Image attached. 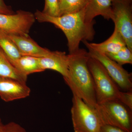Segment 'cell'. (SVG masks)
I'll return each mask as SVG.
<instances>
[{
	"label": "cell",
	"mask_w": 132,
	"mask_h": 132,
	"mask_svg": "<svg viewBox=\"0 0 132 132\" xmlns=\"http://www.w3.org/2000/svg\"><path fill=\"white\" fill-rule=\"evenodd\" d=\"M87 64L93 80L97 104L119 100L121 91L102 64L90 55Z\"/></svg>",
	"instance_id": "obj_4"
},
{
	"label": "cell",
	"mask_w": 132,
	"mask_h": 132,
	"mask_svg": "<svg viewBox=\"0 0 132 132\" xmlns=\"http://www.w3.org/2000/svg\"><path fill=\"white\" fill-rule=\"evenodd\" d=\"M68 73L64 78L73 93L90 106L97 104L94 83L88 66L89 55L85 49L69 54Z\"/></svg>",
	"instance_id": "obj_2"
},
{
	"label": "cell",
	"mask_w": 132,
	"mask_h": 132,
	"mask_svg": "<svg viewBox=\"0 0 132 132\" xmlns=\"http://www.w3.org/2000/svg\"><path fill=\"white\" fill-rule=\"evenodd\" d=\"M3 132H27L20 125L11 122L4 125Z\"/></svg>",
	"instance_id": "obj_20"
},
{
	"label": "cell",
	"mask_w": 132,
	"mask_h": 132,
	"mask_svg": "<svg viewBox=\"0 0 132 132\" xmlns=\"http://www.w3.org/2000/svg\"><path fill=\"white\" fill-rule=\"evenodd\" d=\"M35 20L34 14L23 10L12 14H0V30L8 34L28 36Z\"/></svg>",
	"instance_id": "obj_7"
},
{
	"label": "cell",
	"mask_w": 132,
	"mask_h": 132,
	"mask_svg": "<svg viewBox=\"0 0 132 132\" xmlns=\"http://www.w3.org/2000/svg\"><path fill=\"white\" fill-rule=\"evenodd\" d=\"M31 92L26 82L13 78L0 77V97L6 102L25 98L30 95Z\"/></svg>",
	"instance_id": "obj_9"
},
{
	"label": "cell",
	"mask_w": 132,
	"mask_h": 132,
	"mask_svg": "<svg viewBox=\"0 0 132 132\" xmlns=\"http://www.w3.org/2000/svg\"><path fill=\"white\" fill-rule=\"evenodd\" d=\"M0 77L13 78L26 83L28 78V76L20 72L12 65L1 47Z\"/></svg>",
	"instance_id": "obj_15"
},
{
	"label": "cell",
	"mask_w": 132,
	"mask_h": 132,
	"mask_svg": "<svg viewBox=\"0 0 132 132\" xmlns=\"http://www.w3.org/2000/svg\"><path fill=\"white\" fill-rule=\"evenodd\" d=\"M85 9L58 16H50L37 10L34 15L39 22L51 23L63 31L67 39L69 54H71L79 49L81 42L92 40L95 34V21L90 22L86 20Z\"/></svg>",
	"instance_id": "obj_1"
},
{
	"label": "cell",
	"mask_w": 132,
	"mask_h": 132,
	"mask_svg": "<svg viewBox=\"0 0 132 132\" xmlns=\"http://www.w3.org/2000/svg\"><path fill=\"white\" fill-rule=\"evenodd\" d=\"M39 58L23 55L11 64L19 72L28 76L31 74L43 71L40 65Z\"/></svg>",
	"instance_id": "obj_14"
},
{
	"label": "cell",
	"mask_w": 132,
	"mask_h": 132,
	"mask_svg": "<svg viewBox=\"0 0 132 132\" xmlns=\"http://www.w3.org/2000/svg\"><path fill=\"white\" fill-rule=\"evenodd\" d=\"M4 125L2 124L1 118H0V132H3Z\"/></svg>",
	"instance_id": "obj_24"
},
{
	"label": "cell",
	"mask_w": 132,
	"mask_h": 132,
	"mask_svg": "<svg viewBox=\"0 0 132 132\" xmlns=\"http://www.w3.org/2000/svg\"><path fill=\"white\" fill-rule=\"evenodd\" d=\"M95 108L102 125L113 126L126 132H132V110L119 100L97 104Z\"/></svg>",
	"instance_id": "obj_3"
},
{
	"label": "cell",
	"mask_w": 132,
	"mask_h": 132,
	"mask_svg": "<svg viewBox=\"0 0 132 132\" xmlns=\"http://www.w3.org/2000/svg\"><path fill=\"white\" fill-rule=\"evenodd\" d=\"M86 47L105 54L116 53L127 46L124 39L116 28L111 36L103 42L99 43H90L83 42Z\"/></svg>",
	"instance_id": "obj_13"
},
{
	"label": "cell",
	"mask_w": 132,
	"mask_h": 132,
	"mask_svg": "<svg viewBox=\"0 0 132 132\" xmlns=\"http://www.w3.org/2000/svg\"><path fill=\"white\" fill-rule=\"evenodd\" d=\"M113 16L112 20L115 28L124 39L127 47L132 52V1H112Z\"/></svg>",
	"instance_id": "obj_6"
},
{
	"label": "cell",
	"mask_w": 132,
	"mask_h": 132,
	"mask_svg": "<svg viewBox=\"0 0 132 132\" xmlns=\"http://www.w3.org/2000/svg\"><path fill=\"white\" fill-rule=\"evenodd\" d=\"M89 0H60L59 16L80 12L85 9Z\"/></svg>",
	"instance_id": "obj_17"
},
{
	"label": "cell",
	"mask_w": 132,
	"mask_h": 132,
	"mask_svg": "<svg viewBox=\"0 0 132 132\" xmlns=\"http://www.w3.org/2000/svg\"><path fill=\"white\" fill-rule=\"evenodd\" d=\"M39 59L40 65L43 71L51 69L58 72L64 78L67 77L69 57L65 52L51 51L47 56Z\"/></svg>",
	"instance_id": "obj_10"
},
{
	"label": "cell",
	"mask_w": 132,
	"mask_h": 132,
	"mask_svg": "<svg viewBox=\"0 0 132 132\" xmlns=\"http://www.w3.org/2000/svg\"><path fill=\"white\" fill-rule=\"evenodd\" d=\"M43 13L54 16H59V0H45Z\"/></svg>",
	"instance_id": "obj_19"
},
{
	"label": "cell",
	"mask_w": 132,
	"mask_h": 132,
	"mask_svg": "<svg viewBox=\"0 0 132 132\" xmlns=\"http://www.w3.org/2000/svg\"><path fill=\"white\" fill-rule=\"evenodd\" d=\"M100 132H126L113 126L104 125L102 126Z\"/></svg>",
	"instance_id": "obj_23"
},
{
	"label": "cell",
	"mask_w": 132,
	"mask_h": 132,
	"mask_svg": "<svg viewBox=\"0 0 132 132\" xmlns=\"http://www.w3.org/2000/svg\"><path fill=\"white\" fill-rule=\"evenodd\" d=\"M71 116L74 132H100L103 125L95 108L73 94Z\"/></svg>",
	"instance_id": "obj_5"
},
{
	"label": "cell",
	"mask_w": 132,
	"mask_h": 132,
	"mask_svg": "<svg viewBox=\"0 0 132 132\" xmlns=\"http://www.w3.org/2000/svg\"><path fill=\"white\" fill-rule=\"evenodd\" d=\"M60 1V0H59V1Z\"/></svg>",
	"instance_id": "obj_26"
},
{
	"label": "cell",
	"mask_w": 132,
	"mask_h": 132,
	"mask_svg": "<svg viewBox=\"0 0 132 132\" xmlns=\"http://www.w3.org/2000/svg\"><path fill=\"white\" fill-rule=\"evenodd\" d=\"M105 55L121 65L132 64V52L127 46L116 53Z\"/></svg>",
	"instance_id": "obj_18"
},
{
	"label": "cell",
	"mask_w": 132,
	"mask_h": 132,
	"mask_svg": "<svg viewBox=\"0 0 132 132\" xmlns=\"http://www.w3.org/2000/svg\"><path fill=\"white\" fill-rule=\"evenodd\" d=\"M87 47L89 55L102 64L119 89L125 92L132 91L131 73L125 70L122 66L109 58L106 55L90 47Z\"/></svg>",
	"instance_id": "obj_8"
},
{
	"label": "cell",
	"mask_w": 132,
	"mask_h": 132,
	"mask_svg": "<svg viewBox=\"0 0 132 132\" xmlns=\"http://www.w3.org/2000/svg\"><path fill=\"white\" fill-rule=\"evenodd\" d=\"M0 47L2 48L11 63L22 55L16 45L9 37L7 34L0 30Z\"/></svg>",
	"instance_id": "obj_16"
},
{
	"label": "cell",
	"mask_w": 132,
	"mask_h": 132,
	"mask_svg": "<svg viewBox=\"0 0 132 132\" xmlns=\"http://www.w3.org/2000/svg\"><path fill=\"white\" fill-rule=\"evenodd\" d=\"M98 15H101L107 20H112V0H89L85 7V19L89 22H93L94 19Z\"/></svg>",
	"instance_id": "obj_12"
},
{
	"label": "cell",
	"mask_w": 132,
	"mask_h": 132,
	"mask_svg": "<svg viewBox=\"0 0 132 132\" xmlns=\"http://www.w3.org/2000/svg\"><path fill=\"white\" fill-rule=\"evenodd\" d=\"M132 1V0H112V1Z\"/></svg>",
	"instance_id": "obj_25"
},
{
	"label": "cell",
	"mask_w": 132,
	"mask_h": 132,
	"mask_svg": "<svg viewBox=\"0 0 132 132\" xmlns=\"http://www.w3.org/2000/svg\"><path fill=\"white\" fill-rule=\"evenodd\" d=\"M119 100L132 110V92H121Z\"/></svg>",
	"instance_id": "obj_21"
},
{
	"label": "cell",
	"mask_w": 132,
	"mask_h": 132,
	"mask_svg": "<svg viewBox=\"0 0 132 132\" xmlns=\"http://www.w3.org/2000/svg\"><path fill=\"white\" fill-rule=\"evenodd\" d=\"M16 45L22 56H32L41 58L49 54L51 51L41 47L29 36L8 34Z\"/></svg>",
	"instance_id": "obj_11"
},
{
	"label": "cell",
	"mask_w": 132,
	"mask_h": 132,
	"mask_svg": "<svg viewBox=\"0 0 132 132\" xmlns=\"http://www.w3.org/2000/svg\"><path fill=\"white\" fill-rule=\"evenodd\" d=\"M14 13L12 8L6 5L3 0H0V14H12Z\"/></svg>",
	"instance_id": "obj_22"
}]
</instances>
